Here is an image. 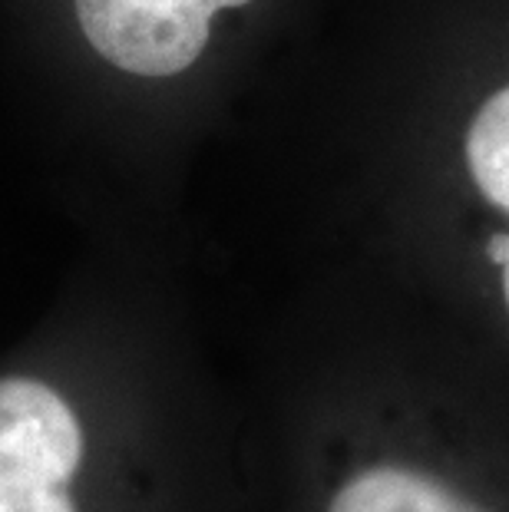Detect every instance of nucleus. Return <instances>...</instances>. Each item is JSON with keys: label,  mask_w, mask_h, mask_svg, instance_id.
Listing matches in <instances>:
<instances>
[{"label": "nucleus", "mask_w": 509, "mask_h": 512, "mask_svg": "<svg viewBox=\"0 0 509 512\" xmlns=\"http://www.w3.org/2000/svg\"><path fill=\"white\" fill-rule=\"evenodd\" d=\"M86 423L57 384L0 374V512H86Z\"/></svg>", "instance_id": "1"}, {"label": "nucleus", "mask_w": 509, "mask_h": 512, "mask_svg": "<svg viewBox=\"0 0 509 512\" xmlns=\"http://www.w3.org/2000/svg\"><path fill=\"white\" fill-rule=\"evenodd\" d=\"M252 0H70L83 43L103 67L136 80L192 70L212 40L215 17Z\"/></svg>", "instance_id": "2"}, {"label": "nucleus", "mask_w": 509, "mask_h": 512, "mask_svg": "<svg viewBox=\"0 0 509 512\" xmlns=\"http://www.w3.org/2000/svg\"><path fill=\"white\" fill-rule=\"evenodd\" d=\"M328 512H483L433 476L404 466H374L334 493Z\"/></svg>", "instance_id": "3"}, {"label": "nucleus", "mask_w": 509, "mask_h": 512, "mask_svg": "<svg viewBox=\"0 0 509 512\" xmlns=\"http://www.w3.org/2000/svg\"><path fill=\"white\" fill-rule=\"evenodd\" d=\"M467 162L476 189L509 212V86L476 113L467 136Z\"/></svg>", "instance_id": "4"}, {"label": "nucleus", "mask_w": 509, "mask_h": 512, "mask_svg": "<svg viewBox=\"0 0 509 512\" xmlns=\"http://www.w3.org/2000/svg\"><path fill=\"white\" fill-rule=\"evenodd\" d=\"M486 255H490L496 265H506L509 261V235H493L490 238V245H486Z\"/></svg>", "instance_id": "5"}, {"label": "nucleus", "mask_w": 509, "mask_h": 512, "mask_svg": "<svg viewBox=\"0 0 509 512\" xmlns=\"http://www.w3.org/2000/svg\"><path fill=\"white\" fill-rule=\"evenodd\" d=\"M503 294H506V304H509V261L503 265Z\"/></svg>", "instance_id": "6"}]
</instances>
